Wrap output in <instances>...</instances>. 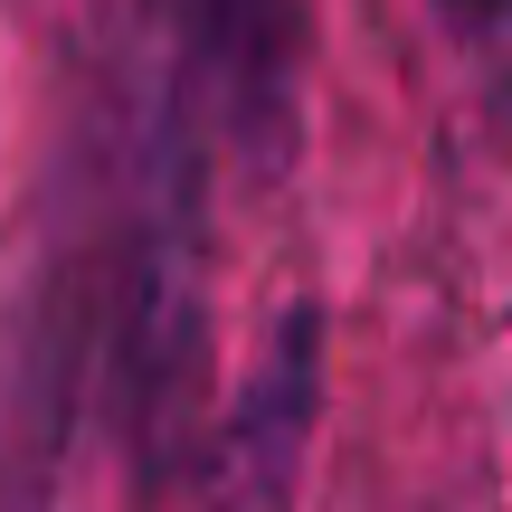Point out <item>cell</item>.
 <instances>
[{"instance_id": "6da1fadb", "label": "cell", "mask_w": 512, "mask_h": 512, "mask_svg": "<svg viewBox=\"0 0 512 512\" xmlns=\"http://www.w3.org/2000/svg\"><path fill=\"white\" fill-rule=\"evenodd\" d=\"M313 408H323V323H313V304H294L275 323L266 361L247 370L238 408H228V437H219L200 512H294Z\"/></svg>"}, {"instance_id": "7a4b0ae2", "label": "cell", "mask_w": 512, "mask_h": 512, "mask_svg": "<svg viewBox=\"0 0 512 512\" xmlns=\"http://www.w3.org/2000/svg\"><path fill=\"white\" fill-rule=\"evenodd\" d=\"M190 38H200V67L219 76L238 143L266 152L294 105L285 95V0H190Z\"/></svg>"}]
</instances>
